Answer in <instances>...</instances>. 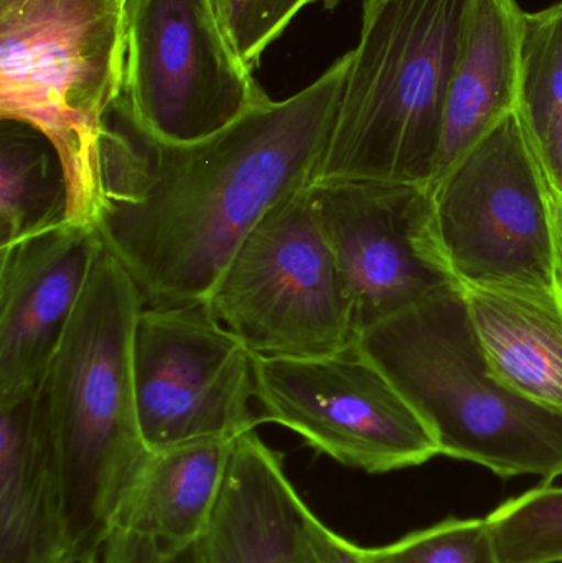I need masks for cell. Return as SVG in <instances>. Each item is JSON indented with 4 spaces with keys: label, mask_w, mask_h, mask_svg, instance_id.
Listing matches in <instances>:
<instances>
[{
    "label": "cell",
    "mask_w": 562,
    "mask_h": 563,
    "mask_svg": "<svg viewBox=\"0 0 562 563\" xmlns=\"http://www.w3.org/2000/svg\"><path fill=\"white\" fill-rule=\"evenodd\" d=\"M350 63L352 49L296 95L195 144L152 141L115 106L101 139L92 228L145 305L207 301L247 234L313 184Z\"/></svg>",
    "instance_id": "1"
},
{
    "label": "cell",
    "mask_w": 562,
    "mask_h": 563,
    "mask_svg": "<svg viewBox=\"0 0 562 563\" xmlns=\"http://www.w3.org/2000/svg\"><path fill=\"white\" fill-rule=\"evenodd\" d=\"M467 0H363L339 114L313 181L431 185Z\"/></svg>",
    "instance_id": "4"
},
{
    "label": "cell",
    "mask_w": 562,
    "mask_h": 563,
    "mask_svg": "<svg viewBox=\"0 0 562 563\" xmlns=\"http://www.w3.org/2000/svg\"><path fill=\"white\" fill-rule=\"evenodd\" d=\"M102 250L71 221L0 247V399L38 389Z\"/></svg>",
    "instance_id": "12"
},
{
    "label": "cell",
    "mask_w": 562,
    "mask_h": 563,
    "mask_svg": "<svg viewBox=\"0 0 562 563\" xmlns=\"http://www.w3.org/2000/svg\"><path fill=\"white\" fill-rule=\"evenodd\" d=\"M316 0H217L221 20L250 68L283 35L293 20Z\"/></svg>",
    "instance_id": "22"
},
{
    "label": "cell",
    "mask_w": 562,
    "mask_h": 563,
    "mask_svg": "<svg viewBox=\"0 0 562 563\" xmlns=\"http://www.w3.org/2000/svg\"><path fill=\"white\" fill-rule=\"evenodd\" d=\"M121 2H124V0H121Z\"/></svg>",
    "instance_id": "27"
},
{
    "label": "cell",
    "mask_w": 562,
    "mask_h": 563,
    "mask_svg": "<svg viewBox=\"0 0 562 563\" xmlns=\"http://www.w3.org/2000/svg\"><path fill=\"white\" fill-rule=\"evenodd\" d=\"M144 307L131 274L104 246L36 389L58 462L66 563L95 559L122 493L151 452L132 369Z\"/></svg>",
    "instance_id": "2"
},
{
    "label": "cell",
    "mask_w": 562,
    "mask_h": 563,
    "mask_svg": "<svg viewBox=\"0 0 562 563\" xmlns=\"http://www.w3.org/2000/svg\"><path fill=\"white\" fill-rule=\"evenodd\" d=\"M547 563H562V559H560V561H551V562H547Z\"/></svg>",
    "instance_id": "26"
},
{
    "label": "cell",
    "mask_w": 562,
    "mask_h": 563,
    "mask_svg": "<svg viewBox=\"0 0 562 563\" xmlns=\"http://www.w3.org/2000/svg\"><path fill=\"white\" fill-rule=\"evenodd\" d=\"M71 187L62 155L32 125L2 121L0 247L66 223Z\"/></svg>",
    "instance_id": "18"
},
{
    "label": "cell",
    "mask_w": 562,
    "mask_h": 563,
    "mask_svg": "<svg viewBox=\"0 0 562 563\" xmlns=\"http://www.w3.org/2000/svg\"><path fill=\"white\" fill-rule=\"evenodd\" d=\"M520 111L533 139L562 121V0L525 12Z\"/></svg>",
    "instance_id": "19"
},
{
    "label": "cell",
    "mask_w": 562,
    "mask_h": 563,
    "mask_svg": "<svg viewBox=\"0 0 562 563\" xmlns=\"http://www.w3.org/2000/svg\"><path fill=\"white\" fill-rule=\"evenodd\" d=\"M236 439L148 452L122 493L92 563H167L197 544Z\"/></svg>",
    "instance_id": "13"
},
{
    "label": "cell",
    "mask_w": 562,
    "mask_h": 563,
    "mask_svg": "<svg viewBox=\"0 0 562 563\" xmlns=\"http://www.w3.org/2000/svg\"><path fill=\"white\" fill-rule=\"evenodd\" d=\"M207 305L261 356H320L346 350L359 338L352 300L309 188L247 234Z\"/></svg>",
    "instance_id": "7"
},
{
    "label": "cell",
    "mask_w": 562,
    "mask_h": 563,
    "mask_svg": "<svg viewBox=\"0 0 562 563\" xmlns=\"http://www.w3.org/2000/svg\"><path fill=\"white\" fill-rule=\"evenodd\" d=\"M551 214H553L554 253H557L558 279L562 288V194L550 188Z\"/></svg>",
    "instance_id": "24"
},
{
    "label": "cell",
    "mask_w": 562,
    "mask_h": 563,
    "mask_svg": "<svg viewBox=\"0 0 562 563\" xmlns=\"http://www.w3.org/2000/svg\"><path fill=\"white\" fill-rule=\"evenodd\" d=\"M297 563H365L362 548L320 521L307 506L299 534Z\"/></svg>",
    "instance_id": "23"
},
{
    "label": "cell",
    "mask_w": 562,
    "mask_h": 563,
    "mask_svg": "<svg viewBox=\"0 0 562 563\" xmlns=\"http://www.w3.org/2000/svg\"><path fill=\"white\" fill-rule=\"evenodd\" d=\"M124 62L121 0H0V118L53 142L68 172L71 223L92 227Z\"/></svg>",
    "instance_id": "5"
},
{
    "label": "cell",
    "mask_w": 562,
    "mask_h": 563,
    "mask_svg": "<svg viewBox=\"0 0 562 563\" xmlns=\"http://www.w3.org/2000/svg\"><path fill=\"white\" fill-rule=\"evenodd\" d=\"M498 383L562 412V291L462 287Z\"/></svg>",
    "instance_id": "17"
},
{
    "label": "cell",
    "mask_w": 562,
    "mask_h": 563,
    "mask_svg": "<svg viewBox=\"0 0 562 563\" xmlns=\"http://www.w3.org/2000/svg\"><path fill=\"white\" fill-rule=\"evenodd\" d=\"M135 404L151 452L238 439L260 426L251 409L254 354L208 307L145 305L132 344Z\"/></svg>",
    "instance_id": "10"
},
{
    "label": "cell",
    "mask_w": 562,
    "mask_h": 563,
    "mask_svg": "<svg viewBox=\"0 0 562 563\" xmlns=\"http://www.w3.org/2000/svg\"><path fill=\"white\" fill-rule=\"evenodd\" d=\"M73 563H92V562H73ZM167 563H201L200 555V545L194 544L191 548H188L187 551L178 554L177 558L172 559L170 562Z\"/></svg>",
    "instance_id": "25"
},
{
    "label": "cell",
    "mask_w": 562,
    "mask_h": 563,
    "mask_svg": "<svg viewBox=\"0 0 562 563\" xmlns=\"http://www.w3.org/2000/svg\"><path fill=\"white\" fill-rule=\"evenodd\" d=\"M306 509L283 456L256 430L243 433L198 541L201 563H297Z\"/></svg>",
    "instance_id": "15"
},
{
    "label": "cell",
    "mask_w": 562,
    "mask_h": 563,
    "mask_svg": "<svg viewBox=\"0 0 562 563\" xmlns=\"http://www.w3.org/2000/svg\"><path fill=\"white\" fill-rule=\"evenodd\" d=\"M261 422L372 475L425 465L438 442L418 410L359 346L320 356L254 354Z\"/></svg>",
    "instance_id": "9"
},
{
    "label": "cell",
    "mask_w": 562,
    "mask_h": 563,
    "mask_svg": "<svg viewBox=\"0 0 562 563\" xmlns=\"http://www.w3.org/2000/svg\"><path fill=\"white\" fill-rule=\"evenodd\" d=\"M502 563L562 559V486L543 485L488 515Z\"/></svg>",
    "instance_id": "20"
},
{
    "label": "cell",
    "mask_w": 562,
    "mask_h": 563,
    "mask_svg": "<svg viewBox=\"0 0 562 563\" xmlns=\"http://www.w3.org/2000/svg\"><path fill=\"white\" fill-rule=\"evenodd\" d=\"M309 195L356 333L462 287L442 246L431 185L327 180L313 181Z\"/></svg>",
    "instance_id": "11"
},
{
    "label": "cell",
    "mask_w": 562,
    "mask_h": 563,
    "mask_svg": "<svg viewBox=\"0 0 562 563\" xmlns=\"http://www.w3.org/2000/svg\"><path fill=\"white\" fill-rule=\"evenodd\" d=\"M124 19L118 108L145 137L195 144L269 101L217 0H124Z\"/></svg>",
    "instance_id": "8"
},
{
    "label": "cell",
    "mask_w": 562,
    "mask_h": 563,
    "mask_svg": "<svg viewBox=\"0 0 562 563\" xmlns=\"http://www.w3.org/2000/svg\"><path fill=\"white\" fill-rule=\"evenodd\" d=\"M524 38L517 0H467L431 185L520 106Z\"/></svg>",
    "instance_id": "14"
},
{
    "label": "cell",
    "mask_w": 562,
    "mask_h": 563,
    "mask_svg": "<svg viewBox=\"0 0 562 563\" xmlns=\"http://www.w3.org/2000/svg\"><path fill=\"white\" fill-rule=\"evenodd\" d=\"M462 287L562 291L550 181L520 106L431 185Z\"/></svg>",
    "instance_id": "6"
},
{
    "label": "cell",
    "mask_w": 562,
    "mask_h": 563,
    "mask_svg": "<svg viewBox=\"0 0 562 563\" xmlns=\"http://www.w3.org/2000/svg\"><path fill=\"white\" fill-rule=\"evenodd\" d=\"M362 555L365 563H502L487 518H448Z\"/></svg>",
    "instance_id": "21"
},
{
    "label": "cell",
    "mask_w": 562,
    "mask_h": 563,
    "mask_svg": "<svg viewBox=\"0 0 562 563\" xmlns=\"http://www.w3.org/2000/svg\"><path fill=\"white\" fill-rule=\"evenodd\" d=\"M0 563H66L58 462L36 390L0 399Z\"/></svg>",
    "instance_id": "16"
},
{
    "label": "cell",
    "mask_w": 562,
    "mask_h": 563,
    "mask_svg": "<svg viewBox=\"0 0 562 563\" xmlns=\"http://www.w3.org/2000/svg\"><path fill=\"white\" fill-rule=\"evenodd\" d=\"M356 344L418 410L439 455L502 478L562 476V412L495 379L462 287L366 328Z\"/></svg>",
    "instance_id": "3"
}]
</instances>
